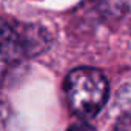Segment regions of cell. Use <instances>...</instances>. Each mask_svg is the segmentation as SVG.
<instances>
[{"label": "cell", "instance_id": "cell-1", "mask_svg": "<svg viewBox=\"0 0 131 131\" xmlns=\"http://www.w3.org/2000/svg\"><path fill=\"white\" fill-rule=\"evenodd\" d=\"M63 88L71 111L80 119L94 117L108 97V82L96 68L73 70L65 80Z\"/></svg>", "mask_w": 131, "mask_h": 131}, {"label": "cell", "instance_id": "cell-2", "mask_svg": "<svg viewBox=\"0 0 131 131\" xmlns=\"http://www.w3.org/2000/svg\"><path fill=\"white\" fill-rule=\"evenodd\" d=\"M68 131H94V128L91 125H88L86 122H77L74 123Z\"/></svg>", "mask_w": 131, "mask_h": 131}]
</instances>
